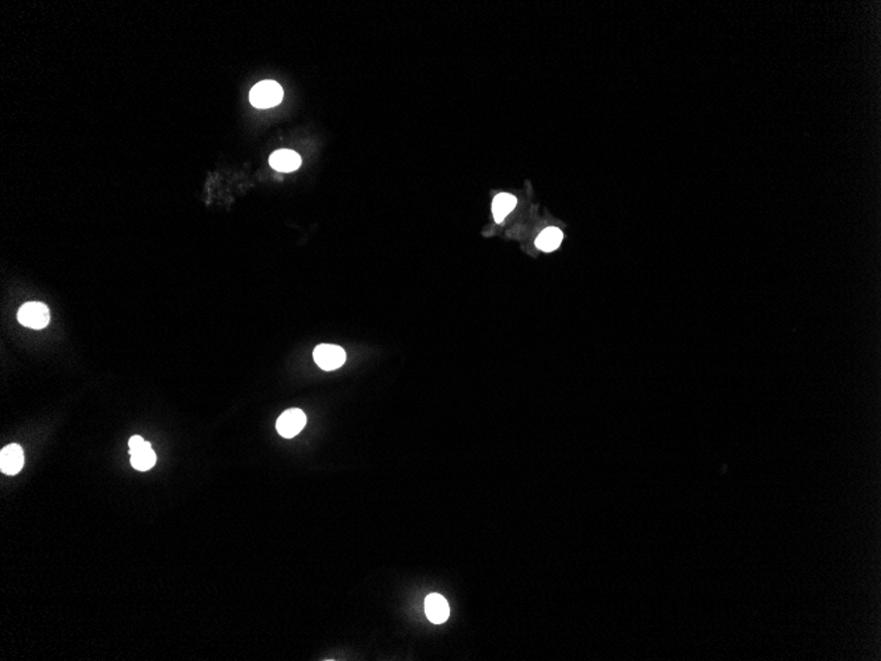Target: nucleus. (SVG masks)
<instances>
[{"instance_id":"f257e3e1","label":"nucleus","mask_w":881,"mask_h":661,"mask_svg":"<svg viewBox=\"0 0 881 661\" xmlns=\"http://www.w3.org/2000/svg\"><path fill=\"white\" fill-rule=\"evenodd\" d=\"M283 88L275 81H263L255 85L250 92V101L256 109H271L283 101Z\"/></svg>"},{"instance_id":"7ed1b4c3","label":"nucleus","mask_w":881,"mask_h":661,"mask_svg":"<svg viewBox=\"0 0 881 661\" xmlns=\"http://www.w3.org/2000/svg\"><path fill=\"white\" fill-rule=\"evenodd\" d=\"M314 361L325 371H332L344 366L346 362V352L337 345L322 343L314 349Z\"/></svg>"},{"instance_id":"20e7f679","label":"nucleus","mask_w":881,"mask_h":661,"mask_svg":"<svg viewBox=\"0 0 881 661\" xmlns=\"http://www.w3.org/2000/svg\"><path fill=\"white\" fill-rule=\"evenodd\" d=\"M305 425H306L305 413L298 408H292V410H286L277 419L276 429L280 436L286 438H292L297 436L304 429Z\"/></svg>"},{"instance_id":"f03ea898","label":"nucleus","mask_w":881,"mask_h":661,"mask_svg":"<svg viewBox=\"0 0 881 661\" xmlns=\"http://www.w3.org/2000/svg\"><path fill=\"white\" fill-rule=\"evenodd\" d=\"M17 319L25 328L40 330L48 326L50 321V312L45 304L38 302V301H32V302L24 304L23 307L19 309Z\"/></svg>"},{"instance_id":"6e6552de","label":"nucleus","mask_w":881,"mask_h":661,"mask_svg":"<svg viewBox=\"0 0 881 661\" xmlns=\"http://www.w3.org/2000/svg\"><path fill=\"white\" fill-rule=\"evenodd\" d=\"M156 453L150 447L149 443H146L138 450L131 453V465L139 471H147L156 465Z\"/></svg>"},{"instance_id":"1a4fd4ad","label":"nucleus","mask_w":881,"mask_h":661,"mask_svg":"<svg viewBox=\"0 0 881 661\" xmlns=\"http://www.w3.org/2000/svg\"><path fill=\"white\" fill-rule=\"evenodd\" d=\"M516 204H517V200L512 194H498L493 202V213L495 221L498 223H500L502 221H504V218L507 217L515 209Z\"/></svg>"},{"instance_id":"423d86ee","label":"nucleus","mask_w":881,"mask_h":661,"mask_svg":"<svg viewBox=\"0 0 881 661\" xmlns=\"http://www.w3.org/2000/svg\"><path fill=\"white\" fill-rule=\"evenodd\" d=\"M425 613L435 625L445 623L450 615V607L441 594H430L425 599Z\"/></svg>"},{"instance_id":"39448f33","label":"nucleus","mask_w":881,"mask_h":661,"mask_svg":"<svg viewBox=\"0 0 881 661\" xmlns=\"http://www.w3.org/2000/svg\"><path fill=\"white\" fill-rule=\"evenodd\" d=\"M24 465V452L22 446L11 444L1 449L0 452V470L7 475H15L20 473Z\"/></svg>"},{"instance_id":"0eeeda50","label":"nucleus","mask_w":881,"mask_h":661,"mask_svg":"<svg viewBox=\"0 0 881 661\" xmlns=\"http://www.w3.org/2000/svg\"><path fill=\"white\" fill-rule=\"evenodd\" d=\"M269 164L277 172L289 173L299 168L301 158L298 153L290 149H280L272 153V156L269 158Z\"/></svg>"},{"instance_id":"9d476101","label":"nucleus","mask_w":881,"mask_h":661,"mask_svg":"<svg viewBox=\"0 0 881 661\" xmlns=\"http://www.w3.org/2000/svg\"><path fill=\"white\" fill-rule=\"evenodd\" d=\"M562 238H563V235H562V231L560 228H547L538 235V238L536 239V247L540 249L541 251H554V250H557L560 247Z\"/></svg>"},{"instance_id":"9b49d317","label":"nucleus","mask_w":881,"mask_h":661,"mask_svg":"<svg viewBox=\"0 0 881 661\" xmlns=\"http://www.w3.org/2000/svg\"><path fill=\"white\" fill-rule=\"evenodd\" d=\"M146 443H147V441H146V440H143L140 436H134V437H131V438H129V443H128V446H129V454H131L132 452L138 450L139 447H141V446L146 444Z\"/></svg>"}]
</instances>
